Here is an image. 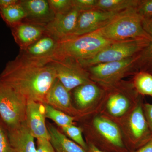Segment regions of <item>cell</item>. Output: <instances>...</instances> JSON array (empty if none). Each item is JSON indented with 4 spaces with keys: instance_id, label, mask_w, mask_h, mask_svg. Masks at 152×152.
<instances>
[{
    "instance_id": "cell-1",
    "label": "cell",
    "mask_w": 152,
    "mask_h": 152,
    "mask_svg": "<svg viewBox=\"0 0 152 152\" xmlns=\"http://www.w3.org/2000/svg\"><path fill=\"white\" fill-rule=\"evenodd\" d=\"M0 78L27 102L45 104L49 90L57 77L52 61L32 59L19 54L7 63Z\"/></svg>"
},
{
    "instance_id": "cell-2",
    "label": "cell",
    "mask_w": 152,
    "mask_h": 152,
    "mask_svg": "<svg viewBox=\"0 0 152 152\" xmlns=\"http://www.w3.org/2000/svg\"><path fill=\"white\" fill-rule=\"evenodd\" d=\"M104 91L93 114L103 115L111 119L121 118L131 111L142 100L132 82L122 80L108 88Z\"/></svg>"
},
{
    "instance_id": "cell-3",
    "label": "cell",
    "mask_w": 152,
    "mask_h": 152,
    "mask_svg": "<svg viewBox=\"0 0 152 152\" xmlns=\"http://www.w3.org/2000/svg\"><path fill=\"white\" fill-rule=\"evenodd\" d=\"M83 131L87 143H91L104 152H128L121 132L116 123L100 114L86 116Z\"/></svg>"
},
{
    "instance_id": "cell-4",
    "label": "cell",
    "mask_w": 152,
    "mask_h": 152,
    "mask_svg": "<svg viewBox=\"0 0 152 152\" xmlns=\"http://www.w3.org/2000/svg\"><path fill=\"white\" fill-rule=\"evenodd\" d=\"M114 41L109 40L96 32L70 37L58 41L50 57V61L66 58L80 61L89 58L96 54Z\"/></svg>"
},
{
    "instance_id": "cell-5",
    "label": "cell",
    "mask_w": 152,
    "mask_h": 152,
    "mask_svg": "<svg viewBox=\"0 0 152 152\" xmlns=\"http://www.w3.org/2000/svg\"><path fill=\"white\" fill-rule=\"evenodd\" d=\"M142 20L136 9H130L122 12L105 26L96 31L114 42L130 39L150 41L151 37L144 29Z\"/></svg>"
},
{
    "instance_id": "cell-6",
    "label": "cell",
    "mask_w": 152,
    "mask_h": 152,
    "mask_svg": "<svg viewBox=\"0 0 152 152\" xmlns=\"http://www.w3.org/2000/svg\"><path fill=\"white\" fill-rule=\"evenodd\" d=\"M143 104L142 99L126 115L119 118L110 119L121 129L128 150L139 149L152 139V132L144 115Z\"/></svg>"
},
{
    "instance_id": "cell-7",
    "label": "cell",
    "mask_w": 152,
    "mask_h": 152,
    "mask_svg": "<svg viewBox=\"0 0 152 152\" xmlns=\"http://www.w3.org/2000/svg\"><path fill=\"white\" fill-rule=\"evenodd\" d=\"M136 56L118 61L98 64L86 68L90 77L103 88L118 83L125 78L136 73Z\"/></svg>"
},
{
    "instance_id": "cell-8",
    "label": "cell",
    "mask_w": 152,
    "mask_h": 152,
    "mask_svg": "<svg viewBox=\"0 0 152 152\" xmlns=\"http://www.w3.org/2000/svg\"><path fill=\"white\" fill-rule=\"evenodd\" d=\"M149 41L130 39L114 42L93 57L78 61L86 69L98 64L122 61L136 56L146 46Z\"/></svg>"
},
{
    "instance_id": "cell-9",
    "label": "cell",
    "mask_w": 152,
    "mask_h": 152,
    "mask_svg": "<svg viewBox=\"0 0 152 152\" xmlns=\"http://www.w3.org/2000/svg\"><path fill=\"white\" fill-rule=\"evenodd\" d=\"M27 101L0 78V116L8 129L26 120Z\"/></svg>"
},
{
    "instance_id": "cell-10",
    "label": "cell",
    "mask_w": 152,
    "mask_h": 152,
    "mask_svg": "<svg viewBox=\"0 0 152 152\" xmlns=\"http://www.w3.org/2000/svg\"><path fill=\"white\" fill-rule=\"evenodd\" d=\"M52 62L57 78L69 92L81 85L92 81L88 71L78 60L66 58Z\"/></svg>"
},
{
    "instance_id": "cell-11",
    "label": "cell",
    "mask_w": 152,
    "mask_h": 152,
    "mask_svg": "<svg viewBox=\"0 0 152 152\" xmlns=\"http://www.w3.org/2000/svg\"><path fill=\"white\" fill-rule=\"evenodd\" d=\"M73 91L75 108L84 117L94 113L104 91L102 87L93 81L81 85Z\"/></svg>"
},
{
    "instance_id": "cell-12",
    "label": "cell",
    "mask_w": 152,
    "mask_h": 152,
    "mask_svg": "<svg viewBox=\"0 0 152 152\" xmlns=\"http://www.w3.org/2000/svg\"><path fill=\"white\" fill-rule=\"evenodd\" d=\"M122 12H113L95 9L80 12L75 29L70 37L81 36L96 31L105 26Z\"/></svg>"
},
{
    "instance_id": "cell-13",
    "label": "cell",
    "mask_w": 152,
    "mask_h": 152,
    "mask_svg": "<svg viewBox=\"0 0 152 152\" xmlns=\"http://www.w3.org/2000/svg\"><path fill=\"white\" fill-rule=\"evenodd\" d=\"M70 92L56 78L47 94L46 104L77 119L83 118L72 103Z\"/></svg>"
},
{
    "instance_id": "cell-14",
    "label": "cell",
    "mask_w": 152,
    "mask_h": 152,
    "mask_svg": "<svg viewBox=\"0 0 152 152\" xmlns=\"http://www.w3.org/2000/svg\"><path fill=\"white\" fill-rule=\"evenodd\" d=\"M46 118L44 104L33 101L27 102L25 121L32 134L37 139L50 140Z\"/></svg>"
},
{
    "instance_id": "cell-15",
    "label": "cell",
    "mask_w": 152,
    "mask_h": 152,
    "mask_svg": "<svg viewBox=\"0 0 152 152\" xmlns=\"http://www.w3.org/2000/svg\"><path fill=\"white\" fill-rule=\"evenodd\" d=\"M80 13L74 8L67 13L55 15L53 20L45 26L46 33L59 41L70 37L75 29Z\"/></svg>"
},
{
    "instance_id": "cell-16",
    "label": "cell",
    "mask_w": 152,
    "mask_h": 152,
    "mask_svg": "<svg viewBox=\"0 0 152 152\" xmlns=\"http://www.w3.org/2000/svg\"><path fill=\"white\" fill-rule=\"evenodd\" d=\"M20 4L26 15L23 21L45 26L54 18L48 0H20Z\"/></svg>"
},
{
    "instance_id": "cell-17",
    "label": "cell",
    "mask_w": 152,
    "mask_h": 152,
    "mask_svg": "<svg viewBox=\"0 0 152 152\" xmlns=\"http://www.w3.org/2000/svg\"><path fill=\"white\" fill-rule=\"evenodd\" d=\"M10 28L15 42L20 50L27 48L46 33L45 26L26 21Z\"/></svg>"
},
{
    "instance_id": "cell-18",
    "label": "cell",
    "mask_w": 152,
    "mask_h": 152,
    "mask_svg": "<svg viewBox=\"0 0 152 152\" xmlns=\"http://www.w3.org/2000/svg\"><path fill=\"white\" fill-rule=\"evenodd\" d=\"M59 41L46 33L25 50H20L19 55L32 59H47L55 50Z\"/></svg>"
},
{
    "instance_id": "cell-19",
    "label": "cell",
    "mask_w": 152,
    "mask_h": 152,
    "mask_svg": "<svg viewBox=\"0 0 152 152\" xmlns=\"http://www.w3.org/2000/svg\"><path fill=\"white\" fill-rule=\"evenodd\" d=\"M7 132L10 143L15 152H37L34 137L25 121L16 128L8 129Z\"/></svg>"
},
{
    "instance_id": "cell-20",
    "label": "cell",
    "mask_w": 152,
    "mask_h": 152,
    "mask_svg": "<svg viewBox=\"0 0 152 152\" xmlns=\"http://www.w3.org/2000/svg\"><path fill=\"white\" fill-rule=\"evenodd\" d=\"M144 29L151 37L146 46L136 56L134 67L136 73L144 72L152 75V18L143 19Z\"/></svg>"
},
{
    "instance_id": "cell-21",
    "label": "cell",
    "mask_w": 152,
    "mask_h": 152,
    "mask_svg": "<svg viewBox=\"0 0 152 152\" xmlns=\"http://www.w3.org/2000/svg\"><path fill=\"white\" fill-rule=\"evenodd\" d=\"M50 141L56 152H87L83 148L68 138L53 125L47 126Z\"/></svg>"
},
{
    "instance_id": "cell-22",
    "label": "cell",
    "mask_w": 152,
    "mask_h": 152,
    "mask_svg": "<svg viewBox=\"0 0 152 152\" xmlns=\"http://www.w3.org/2000/svg\"><path fill=\"white\" fill-rule=\"evenodd\" d=\"M139 0H97L96 9L107 12H120L136 9Z\"/></svg>"
},
{
    "instance_id": "cell-23",
    "label": "cell",
    "mask_w": 152,
    "mask_h": 152,
    "mask_svg": "<svg viewBox=\"0 0 152 152\" xmlns=\"http://www.w3.org/2000/svg\"><path fill=\"white\" fill-rule=\"evenodd\" d=\"M0 16L6 23L11 28L23 21L26 15L20 2L0 10Z\"/></svg>"
},
{
    "instance_id": "cell-24",
    "label": "cell",
    "mask_w": 152,
    "mask_h": 152,
    "mask_svg": "<svg viewBox=\"0 0 152 152\" xmlns=\"http://www.w3.org/2000/svg\"><path fill=\"white\" fill-rule=\"evenodd\" d=\"M137 91L142 96L152 98V75L144 72L136 73L131 79Z\"/></svg>"
},
{
    "instance_id": "cell-25",
    "label": "cell",
    "mask_w": 152,
    "mask_h": 152,
    "mask_svg": "<svg viewBox=\"0 0 152 152\" xmlns=\"http://www.w3.org/2000/svg\"><path fill=\"white\" fill-rule=\"evenodd\" d=\"M44 106L46 117L53 121L61 128L74 124V121L77 120L75 117L55 108L48 104H45Z\"/></svg>"
},
{
    "instance_id": "cell-26",
    "label": "cell",
    "mask_w": 152,
    "mask_h": 152,
    "mask_svg": "<svg viewBox=\"0 0 152 152\" xmlns=\"http://www.w3.org/2000/svg\"><path fill=\"white\" fill-rule=\"evenodd\" d=\"M61 129L66 136H67L72 141L78 144L87 151L88 144L83 138V129L81 127L77 126L72 124Z\"/></svg>"
},
{
    "instance_id": "cell-27",
    "label": "cell",
    "mask_w": 152,
    "mask_h": 152,
    "mask_svg": "<svg viewBox=\"0 0 152 152\" xmlns=\"http://www.w3.org/2000/svg\"><path fill=\"white\" fill-rule=\"evenodd\" d=\"M55 15L67 13L74 8L72 0H48Z\"/></svg>"
},
{
    "instance_id": "cell-28",
    "label": "cell",
    "mask_w": 152,
    "mask_h": 152,
    "mask_svg": "<svg viewBox=\"0 0 152 152\" xmlns=\"http://www.w3.org/2000/svg\"><path fill=\"white\" fill-rule=\"evenodd\" d=\"M136 12L143 19L152 18V0H139Z\"/></svg>"
},
{
    "instance_id": "cell-29",
    "label": "cell",
    "mask_w": 152,
    "mask_h": 152,
    "mask_svg": "<svg viewBox=\"0 0 152 152\" xmlns=\"http://www.w3.org/2000/svg\"><path fill=\"white\" fill-rule=\"evenodd\" d=\"M97 0H72L74 8L80 12L96 9Z\"/></svg>"
},
{
    "instance_id": "cell-30",
    "label": "cell",
    "mask_w": 152,
    "mask_h": 152,
    "mask_svg": "<svg viewBox=\"0 0 152 152\" xmlns=\"http://www.w3.org/2000/svg\"><path fill=\"white\" fill-rule=\"evenodd\" d=\"M0 152H15L11 146L8 136L3 125L0 122Z\"/></svg>"
},
{
    "instance_id": "cell-31",
    "label": "cell",
    "mask_w": 152,
    "mask_h": 152,
    "mask_svg": "<svg viewBox=\"0 0 152 152\" xmlns=\"http://www.w3.org/2000/svg\"><path fill=\"white\" fill-rule=\"evenodd\" d=\"M37 152H56L50 140L44 138L37 139Z\"/></svg>"
},
{
    "instance_id": "cell-32",
    "label": "cell",
    "mask_w": 152,
    "mask_h": 152,
    "mask_svg": "<svg viewBox=\"0 0 152 152\" xmlns=\"http://www.w3.org/2000/svg\"><path fill=\"white\" fill-rule=\"evenodd\" d=\"M143 110L145 118L152 132V104H143Z\"/></svg>"
},
{
    "instance_id": "cell-33",
    "label": "cell",
    "mask_w": 152,
    "mask_h": 152,
    "mask_svg": "<svg viewBox=\"0 0 152 152\" xmlns=\"http://www.w3.org/2000/svg\"><path fill=\"white\" fill-rule=\"evenodd\" d=\"M20 2V0H0V10Z\"/></svg>"
},
{
    "instance_id": "cell-34",
    "label": "cell",
    "mask_w": 152,
    "mask_h": 152,
    "mask_svg": "<svg viewBox=\"0 0 152 152\" xmlns=\"http://www.w3.org/2000/svg\"><path fill=\"white\" fill-rule=\"evenodd\" d=\"M137 152H152V139Z\"/></svg>"
},
{
    "instance_id": "cell-35",
    "label": "cell",
    "mask_w": 152,
    "mask_h": 152,
    "mask_svg": "<svg viewBox=\"0 0 152 152\" xmlns=\"http://www.w3.org/2000/svg\"><path fill=\"white\" fill-rule=\"evenodd\" d=\"M88 145L87 152H104L91 143H87Z\"/></svg>"
},
{
    "instance_id": "cell-36",
    "label": "cell",
    "mask_w": 152,
    "mask_h": 152,
    "mask_svg": "<svg viewBox=\"0 0 152 152\" xmlns=\"http://www.w3.org/2000/svg\"><path fill=\"white\" fill-rule=\"evenodd\" d=\"M137 151H134V152H137Z\"/></svg>"
}]
</instances>
